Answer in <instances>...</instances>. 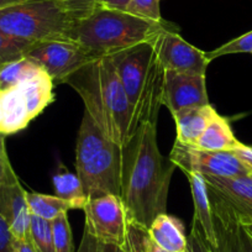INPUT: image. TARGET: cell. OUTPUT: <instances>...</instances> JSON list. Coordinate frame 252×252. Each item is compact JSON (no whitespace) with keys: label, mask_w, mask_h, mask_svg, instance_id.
Returning <instances> with one entry per match:
<instances>
[{"label":"cell","mask_w":252,"mask_h":252,"mask_svg":"<svg viewBox=\"0 0 252 252\" xmlns=\"http://www.w3.org/2000/svg\"><path fill=\"white\" fill-rule=\"evenodd\" d=\"M177 167L164 158L157 142V124L140 125L124 147L121 194L130 218L149 229L158 215L167 213L171 178Z\"/></svg>","instance_id":"6da1fadb"},{"label":"cell","mask_w":252,"mask_h":252,"mask_svg":"<svg viewBox=\"0 0 252 252\" xmlns=\"http://www.w3.org/2000/svg\"><path fill=\"white\" fill-rule=\"evenodd\" d=\"M14 252H16V250H15V251H14Z\"/></svg>","instance_id":"60d3db41"},{"label":"cell","mask_w":252,"mask_h":252,"mask_svg":"<svg viewBox=\"0 0 252 252\" xmlns=\"http://www.w3.org/2000/svg\"><path fill=\"white\" fill-rule=\"evenodd\" d=\"M251 176H252V173H251Z\"/></svg>","instance_id":"b9f144b4"},{"label":"cell","mask_w":252,"mask_h":252,"mask_svg":"<svg viewBox=\"0 0 252 252\" xmlns=\"http://www.w3.org/2000/svg\"><path fill=\"white\" fill-rule=\"evenodd\" d=\"M125 11L146 20L156 23L163 21L161 15V0H130Z\"/></svg>","instance_id":"83f0119b"},{"label":"cell","mask_w":252,"mask_h":252,"mask_svg":"<svg viewBox=\"0 0 252 252\" xmlns=\"http://www.w3.org/2000/svg\"><path fill=\"white\" fill-rule=\"evenodd\" d=\"M183 252H189V251H188V250H187V251H183Z\"/></svg>","instance_id":"ab89813d"},{"label":"cell","mask_w":252,"mask_h":252,"mask_svg":"<svg viewBox=\"0 0 252 252\" xmlns=\"http://www.w3.org/2000/svg\"><path fill=\"white\" fill-rule=\"evenodd\" d=\"M190 190H192L193 205H194V218L193 220L200 225L204 231L205 237L213 247L217 245L214 224H213V212L210 204L209 189H208L205 179L202 174L187 173Z\"/></svg>","instance_id":"ac0fdd59"},{"label":"cell","mask_w":252,"mask_h":252,"mask_svg":"<svg viewBox=\"0 0 252 252\" xmlns=\"http://www.w3.org/2000/svg\"><path fill=\"white\" fill-rule=\"evenodd\" d=\"M99 252H123L120 247L115 246V245L109 244H99Z\"/></svg>","instance_id":"8d00e7d4"},{"label":"cell","mask_w":252,"mask_h":252,"mask_svg":"<svg viewBox=\"0 0 252 252\" xmlns=\"http://www.w3.org/2000/svg\"><path fill=\"white\" fill-rule=\"evenodd\" d=\"M16 252H36L32 244L30 241V237H26L23 240H16L15 242Z\"/></svg>","instance_id":"d590c367"},{"label":"cell","mask_w":252,"mask_h":252,"mask_svg":"<svg viewBox=\"0 0 252 252\" xmlns=\"http://www.w3.org/2000/svg\"><path fill=\"white\" fill-rule=\"evenodd\" d=\"M178 30L176 25L146 20L123 10L98 8L81 20L74 21L68 38L98 55L118 51L144 42H151L159 33Z\"/></svg>","instance_id":"3957f363"},{"label":"cell","mask_w":252,"mask_h":252,"mask_svg":"<svg viewBox=\"0 0 252 252\" xmlns=\"http://www.w3.org/2000/svg\"><path fill=\"white\" fill-rule=\"evenodd\" d=\"M111 142L106 139L100 130L96 127L91 116L84 111L81 126H79L78 136L76 145V169L83 166L94 155L104 149Z\"/></svg>","instance_id":"ffe728a7"},{"label":"cell","mask_w":252,"mask_h":252,"mask_svg":"<svg viewBox=\"0 0 252 252\" xmlns=\"http://www.w3.org/2000/svg\"><path fill=\"white\" fill-rule=\"evenodd\" d=\"M21 1H25V0H0V9H4L6 8V6L21 3Z\"/></svg>","instance_id":"74e56055"},{"label":"cell","mask_w":252,"mask_h":252,"mask_svg":"<svg viewBox=\"0 0 252 252\" xmlns=\"http://www.w3.org/2000/svg\"><path fill=\"white\" fill-rule=\"evenodd\" d=\"M240 145L241 142L235 137L229 120L218 113L193 147L205 151H232Z\"/></svg>","instance_id":"d6986e66"},{"label":"cell","mask_w":252,"mask_h":252,"mask_svg":"<svg viewBox=\"0 0 252 252\" xmlns=\"http://www.w3.org/2000/svg\"><path fill=\"white\" fill-rule=\"evenodd\" d=\"M15 237L11 234L10 227L4 218L0 217V252L15 251Z\"/></svg>","instance_id":"1f68e13d"},{"label":"cell","mask_w":252,"mask_h":252,"mask_svg":"<svg viewBox=\"0 0 252 252\" xmlns=\"http://www.w3.org/2000/svg\"><path fill=\"white\" fill-rule=\"evenodd\" d=\"M178 31H164L151 41L163 68L166 71L207 76L210 62L205 57V52L187 42Z\"/></svg>","instance_id":"8fae6325"},{"label":"cell","mask_w":252,"mask_h":252,"mask_svg":"<svg viewBox=\"0 0 252 252\" xmlns=\"http://www.w3.org/2000/svg\"><path fill=\"white\" fill-rule=\"evenodd\" d=\"M52 183L55 188V195L71 202L76 209L83 210L88 198L84 193L83 184L78 174L71 173L68 171L58 172L53 176Z\"/></svg>","instance_id":"603a6c76"},{"label":"cell","mask_w":252,"mask_h":252,"mask_svg":"<svg viewBox=\"0 0 252 252\" xmlns=\"http://www.w3.org/2000/svg\"><path fill=\"white\" fill-rule=\"evenodd\" d=\"M51 225L56 252H74L73 236L67 213H63L51 220Z\"/></svg>","instance_id":"484cf974"},{"label":"cell","mask_w":252,"mask_h":252,"mask_svg":"<svg viewBox=\"0 0 252 252\" xmlns=\"http://www.w3.org/2000/svg\"><path fill=\"white\" fill-rule=\"evenodd\" d=\"M217 114V109L212 104L187 108L174 113L172 116L176 123V141L193 146Z\"/></svg>","instance_id":"2e32d148"},{"label":"cell","mask_w":252,"mask_h":252,"mask_svg":"<svg viewBox=\"0 0 252 252\" xmlns=\"http://www.w3.org/2000/svg\"><path fill=\"white\" fill-rule=\"evenodd\" d=\"M41 42L19 40L0 32V67L11 61L28 56V53Z\"/></svg>","instance_id":"d4e9b609"},{"label":"cell","mask_w":252,"mask_h":252,"mask_svg":"<svg viewBox=\"0 0 252 252\" xmlns=\"http://www.w3.org/2000/svg\"><path fill=\"white\" fill-rule=\"evenodd\" d=\"M241 224L244 225V227L246 229V231L249 232L250 236L252 237V220H247V221H241Z\"/></svg>","instance_id":"f35d334b"},{"label":"cell","mask_w":252,"mask_h":252,"mask_svg":"<svg viewBox=\"0 0 252 252\" xmlns=\"http://www.w3.org/2000/svg\"><path fill=\"white\" fill-rule=\"evenodd\" d=\"M84 103V111L101 134L126 147L140 126L119 79L111 55L99 56L67 79Z\"/></svg>","instance_id":"7a4b0ae2"},{"label":"cell","mask_w":252,"mask_h":252,"mask_svg":"<svg viewBox=\"0 0 252 252\" xmlns=\"http://www.w3.org/2000/svg\"><path fill=\"white\" fill-rule=\"evenodd\" d=\"M99 244L100 242L84 227L83 236L77 252H99Z\"/></svg>","instance_id":"d6a6232c"},{"label":"cell","mask_w":252,"mask_h":252,"mask_svg":"<svg viewBox=\"0 0 252 252\" xmlns=\"http://www.w3.org/2000/svg\"><path fill=\"white\" fill-rule=\"evenodd\" d=\"M151 239L167 252H183L188 250V236L178 218L167 213L158 215L150 225Z\"/></svg>","instance_id":"e0dca14e"},{"label":"cell","mask_w":252,"mask_h":252,"mask_svg":"<svg viewBox=\"0 0 252 252\" xmlns=\"http://www.w3.org/2000/svg\"><path fill=\"white\" fill-rule=\"evenodd\" d=\"M74 21L86 18L99 8L100 0H55Z\"/></svg>","instance_id":"f1b7e54d"},{"label":"cell","mask_w":252,"mask_h":252,"mask_svg":"<svg viewBox=\"0 0 252 252\" xmlns=\"http://www.w3.org/2000/svg\"><path fill=\"white\" fill-rule=\"evenodd\" d=\"M98 53L73 41H47L36 45L26 57L32 60L52 79L53 84H66L67 79L88 64Z\"/></svg>","instance_id":"ba28073f"},{"label":"cell","mask_w":252,"mask_h":252,"mask_svg":"<svg viewBox=\"0 0 252 252\" xmlns=\"http://www.w3.org/2000/svg\"><path fill=\"white\" fill-rule=\"evenodd\" d=\"M169 159L184 174L212 177H237L251 174L250 169L231 151H205L174 141Z\"/></svg>","instance_id":"30bf717a"},{"label":"cell","mask_w":252,"mask_h":252,"mask_svg":"<svg viewBox=\"0 0 252 252\" xmlns=\"http://www.w3.org/2000/svg\"><path fill=\"white\" fill-rule=\"evenodd\" d=\"M73 24V19L55 0H25L0 9V32L19 40H69Z\"/></svg>","instance_id":"5b68a950"},{"label":"cell","mask_w":252,"mask_h":252,"mask_svg":"<svg viewBox=\"0 0 252 252\" xmlns=\"http://www.w3.org/2000/svg\"><path fill=\"white\" fill-rule=\"evenodd\" d=\"M29 237L36 252H56L50 220L31 215Z\"/></svg>","instance_id":"cb8c5ba5"},{"label":"cell","mask_w":252,"mask_h":252,"mask_svg":"<svg viewBox=\"0 0 252 252\" xmlns=\"http://www.w3.org/2000/svg\"><path fill=\"white\" fill-rule=\"evenodd\" d=\"M26 190L20 183L0 184V217L4 218L15 240L29 237L31 213Z\"/></svg>","instance_id":"9a60e30c"},{"label":"cell","mask_w":252,"mask_h":252,"mask_svg":"<svg viewBox=\"0 0 252 252\" xmlns=\"http://www.w3.org/2000/svg\"><path fill=\"white\" fill-rule=\"evenodd\" d=\"M86 227L101 244L115 245L123 250L134 220L119 195H104L87 200L83 208Z\"/></svg>","instance_id":"52a82bcc"},{"label":"cell","mask_w":252,"mask_h":252,"mask_svg":"<svg viewBox=\"0 0 252 252\" xmlns=\"http://www.w3.org/2000/svg\"><path fill=\"white\" fill-rule=\"evenodd\" d=\"M232 53H252V30L224 43L220 47L215 48L214 51L205 52V57L209 62H212L215 58L232 55Z\"/></svg>","instance_id":"4316f807"},{"label":"cell","mask_w":252,"mask_h":252,"mask_svg":"<svg viewBox=\"0 0 252 252\" xmlns=\"http://www.w3.org/2000/svg\"><path fill=\"white\" fill-rule=\"evenodd\" d=\"M52 79L45 71L0 91V132L5 136L26 129L55 100Z\"/></svg>","instance_id":"8992f818"},{"label":"cell","mask_w":252,"mask_h":252,"mask_svg":"<svg viewBox=\"0 0 252 252\" xmlns=\"http://www.w3.org/2000/svg\"><path fill=\"white\" fill-rule=\"evenodd\" d=\"M119 79L129 99L137 125L157 124L163 99L166 69L151 42H144L111 55Z\"/></svg>","instance_id":"277c9868"},{"label":"cell","mask_w":252,"mask_h":252,"mask_svg":"<svg viewBox=\"0 0 252 252\" xmlns=\"http://www.w3.org/2000/svg\"><path fill=\"white\" fill-rule=\"evenodd\" d=\"M43 69L29 57L11 61L0 67V91L11 88L16 84L37 76Z\"/></svg>","instance_id":"7402d4cb"},{"label":"cell","mask_w":252,"mask_h":252,"mask_svg":"<svg viewBox=\"0 0 252 252\" xmlns=\"http://www.w3.org/2000/svg\"><path fill=\"white\" fill-rule=\"evenodd\" d=\"M130 0H100L99 8L114 9V10L125 11L126 6L129 5Z\"/></svg>","instance_id":"e575fe53"},{"label":"cell","mask_w":252,"mask_h":252,"mask_svg":"<svg viewBox=\"0 0 252 252\" xmlns=\"http://www.w3.org/2000/svg\"><path fill=\"white\" fill-rule=\"evenodd\" d=\"M123 167L124 147L109 142L101 151L77 168L87 198L93 199L109 194L120 197Z\"/></svg>","instance_id":"9c48e42d"},{"label":"cell","mask_w":252,"mask_h":252,"mask_svg":"<svg viewBox=\"0 0 252 252\" xmlns=\"http://www.w3.org/2000/svg\"><path fill=\"white\" fill-rule=\"evenodd\" d=\"M208 189L224 200L239 217L240 221L252 220V176H203Z\"/></svg>","instance_id":"5bb4252c"},{"label":"cell","mask_w":252,"mask_h":252,"mask_svg":"<svg viewBox=\"0 0 252 252\" xmlns=\"http://www.w3.org/2000/svg\"><path fill=\"white\" fill-rule=\"evenodd\" d=\"M188 251L189 252H214L212 245L205 237L204 231L197 221L193 220L192 230L188 235Z\"/></svg>","instance_id":"4dcf8cb0"},{"label":"cell","mask_w":252,"mask_h":252,"mask_svg":"<svg viewBox=\"0 0 252 252\" xmlns=\"http://www.w3.org/2000/svg\"><path fill=\"white\" fill-rule=\"evenodd\" d=\"M207 77L200 74L166 71L162 105L173 115L179 110L208 105Z\"/></svg>","instance_id":"7c38bea8"},{"label":"cell","mask_w":252,"mask_h":252,"mask_svg":"<svg viewBox=\"0 0 252 252\" xmlns=\"http://www.w3.org/2000/svg\"><path fill=\"white\" fill-rule=\"evenodd\" d=\"M29 209L31 215L42 218L45 220H53L63 213L76 209L68 200H64L57 195L42 194V193H26Z\"/></svg>","instance_id":"44dd1931"},{"label":"cell","mask_w":252,"mask_h":252,"mask_svg":"<svg viewBox=\"0 0 252 252\" xmlns=\"http://www.w3.org/2000/svg\"><path fill=\"white\" fill-rule=\"evenodd\" d=\"M231 152L250 169V172L252 173V146L241 144L239 147L232 150Z\"/></svg>","instance_id":"836d02e7"},{"label":"cell","mask_w":252,"mask_h":252,"mask_svg":"<svg viewBox=\"0 0 252 252\" xmlns=\"http://www.w3.org/2000/svg\"><path fill=\"white\" fill-rule=\"evenodd\" d=\"M6 136L0 132V184H16L20 183L15 171L9 159L8 151L5 146Z\"/></svg>","instance_id":"f546056e"},{"label":"cell","mask_w":252,"mask_h":252,"mask_svg":"<svg viewBox=\"0 0 252 252\" xmlns=\"http://www.w3.org/2000/svg\"><path fill=\"white\" fill-rule=\"evenodd\" d=\"M217 245L214 252H252V237L236 213L209 190Z\"/></svg>","instance_id":"4fadbf2b"}]
</instances>
